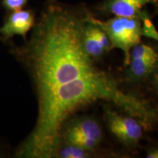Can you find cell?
Returning a JSON list of instances; mask_svg holds the SVG:
<instances>
[{
    "instance_id": "cell-1",
    "label": "cell",
    "mask_w": 158,
    "mask_h": 158,
    "mask_svg": "<svg viewBox=\"0 0 158 158\" xmlns=\"http://www.w3.org/2000/svg\"><path fill=\"white\" fill-rule=\"evenodd\" d=\"M89 14L48 2L21 45L11 54L30 77L37 101L31 134L41 141L60 137L64 124L81 108L103 100L118 103L123 91L111 75L97 67L84 45Z\"/></svg>"
},
{
    "instance_id": "cell-6",
    "label": "cell",
    "mask_w": 158,
    "mask_h": 158,
    "mask_svg": "<svg viewBox=\"0 0 158 158\" xmlns=\"http://www.w3.org/2000/svg\"><path fill=\"white\" fill-rule=\"evenodd\" d=\"M71 135L87 136L101 142L102 130L95 118L89 116H81L67 121L62 128L61 140L64 136Z\"/></svg>"
},
{
    "instance_id": "cell-4",
    "label": "cell",
    "mask_w": 158,
    "mask_h": 158,
    "mask_svg": "<svg viewBox=\"0 0 158 158\" xmlns=\"http://www.w3.org/2000/svg\"><path fill=\"white\" fill-rule=\"evenodd\" d=\"M35 21V13L31 10L21 9L8 12L0 27V40L5 43H11V40L15 35L21 36L25 40Z\"/></svg>"
},
{
    "instance_id": "cell-14",
    "label": "cell",
    "mask_w": 158,
    "mask_h": 158,
    "mask_svg": "<svg viewBox=\"0 0 158 158\" xmlns=\"http://www.w3.org/2000/svg\"><path fill=\"white\" fill-rule=\"evenodd\" d=\"M146 157L147 158H158V144L155 147L147 150Z\"/></svg>"
},
{
    "instance_id": "cell-13",
    "label": "cell",
    "mask_w": 158,
    "mask_h": 158,
    "mask_svg": "<svg viewBox=\"0 0 158 158\" xmlns=\"http://www.w3.org/2000/svg\"><path fill=\"white\" fill-rule=\"evenodd\" d=\"M148 81H149L150 87L158 96V67L154 70V72L148 78Z\"/></svg>"
},
{
    "instance_id": "cell-5",
    "label": "cell",
    "mask_w": 158,
    "mask_h": 158,
    "mask_svg": "<svg viewBox=\"0 0 158 158\" xmlns=\"http://www.w3.org/2000/svg\"><path fill=\"white\" fill-rule=\"evenodd\" d=\"M148 5H158V0H106L99 9L115 16L140 19Z\"/></svg>"
},
{
    "instance_id": "cell-8",
    "label": "cell",
    "mask_w": 158,
    "mask_h": 158,
    "mask_svg": "<svg viewBox=\"0 0 158 158\" xmlns=\"http://www.w3.org/2000/svg\"><path fill=\"white\" fill-rule=\"evenodd\" d=\"M89 16V15L84 27V45L86 53L95 61L106 53L100 46L96 35V24L91 21Z\"/></svg>"
},
{
    "instance_id": "cell-12",
    "label": "cell",
    "mask_w": 158,
    "mask_h": 158,
    "mask_svg": "<svg viewBox=\"0 0 158 158\" xmlns=\"http://www.w3.org/2000/svg\"><path fill=\"white\" fill-rule=\"evenodd\" d=\"M29 0H2V6L6 11L8 12L19 10L23 9Z\"/></svg>"
},
{
    "instance_id": "cell-9",
    "label": "cell",
    "mask_w": 158,
    "mask_h": 158,
    "mask_svg": "<svg viewBox=\"0 0 158 158\" xmlns=\"http://www.w3.org/2000/svg\"><path fill=\"white\" fill-rule=\"evenodd\" d=\"M92 151L86 150L77 146L62 143L57 152L56 157L61 158H87L91 157Z\"/></svg>"
},
{
    "instance_id": "cell-7",
    "label": "cell",
    "mask_w": 158,
    "mask_h": 158,
    "mask_svg": "<svg viewBox=\"0 0 158 158\" xmlns=\"http://www.w3.org/2000/svg\"><path fill=\"white\" fill-rule=\"evenodd\" d=\"M158 67V56L132 59L126 66L124 78L130 83H140L148 80Z\"/></svg>"
},
{
    "instance_id": "cell-3",
    "label": "cell",
    "mask_w": 158,
    "mask_h": 158,
    "mask_svg": "<svg viewBox=\"0 0 158 158\" xmlns=\"http://www.w3.org/2000/svg\"><path fill=\"white\" fill-rule=\"evenodd\" d=\"M103 110L106 124L110 133L126 147H136L146 130L143 124L133 116L125 114H119L112 110L109 106H105Z\"/></svg>"
},
{
    "instance_id": "cell-2",
    "label": "cell",
    "mask_w": 158,
    "mask_h": 158,
    "mask_svg": "<svg viewBox=\"0 0 158 158\" xmlns=\"http://www.w3.org/2000/svg\"><path fill=\"white\" fill-rule=\"evenodd\" d=\"M89 19L106 33L111 48H118L123 52L124 66H127L130 63V51L141 43V19L137 17L115 16L107 21H101L92 15Z\"/></svg>"
},
{
    "instance_id": "cell-11",
    "label": "cell",
    "mask_w": 158,
    "mask_h": 158,
    "mask_svg": "<svg viewBox=\"0 0 158 158\" xmlns=\"http://www.w3.org/2000/svg\"><path fill=\"white\" fill-rule=\"evenodd\" d=\"M140 19L141 21L142 36L149 37V38L154 39L158 41V31L150 19L147 10L143 11V13L140 17Z\"/></svg>"
},
{
    "instance_id": "cell-10",
    "label": "cell",
    "mask_w": 158,
    "mask_h": 158,
    "mask_svg": "<svg viewBox=\"0 0 158 158\" xmlns=\"http://www.w3.org/2000/svg\"><path fill=\"white\" fill-rule=\"evenodd\" d=\"M158 56V52L153 47L143 43H138L130 51V61L132 59L149 58V57Z\"/></svg>"
}]
</instances>
